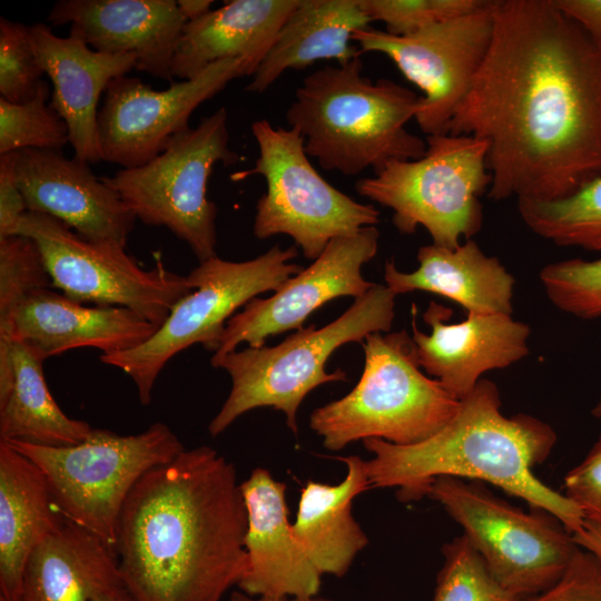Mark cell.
<instances>
[{
  "label": "cell",
  "mask_w": 601,
  "mask_h": 601,
  "mask_svg": "<svg viewBox=\"0 0 601 601\" xmlns=\"http://www.w3.org/2000/svg\"><path fill=\"white\" fill-rule=\"evenodd\" d=\"M487 53L449 126L487 144V197L555 200L601 175V47L553 0H493Z\"/></svg>",
  "instance_id": "obj_1"
},
{
  "label": "cell",
  "mask_w": 601,
  "mask_h": 601,
  "mask_svg": "<svg viewBox=\"0 0 601 601\" xmlns=\"http://www.w3.org/2000/svg\"><path fill=\"white\" fill-rule=\"evenodd\" d=\"M233 463L203 445L146 472L121 509L115 551L134 601H220L247 568Z\"/></svg>",
  "instance_id": "obj_2"
},
{
  "label": "cell",
  "mask_w": 601,
  "mask_h": 601,
  "mask_svg": "<svg viewBox=\"0 0 601 601\" xmlns=\"http://www.w3.org/2000/svg\"><path fill=\"white\" fill-rule=\"evenodd\" d=\"M501 406L496 384L481 378L460 401L450 422L431 437L412 445L364 440L373 454L365 461L370 487H394L400 501L411 502L426 496L441 476L481 481L530 508L549 511L571 533L580 531L584 524L581 510L533 474V467L551 454L555 431L529 414L506 416Z\"/></svg>",
  "instance_id": "obj_3"
},
{
  "label": "cell",
  "mask_w": 601,
  "mask_h": 601,
  "mask_svg": "<svg viewBox=\"0 0 601 601\" xmlns=\"http://www.w3.org/2000/svg\"><path fill=\"white\" fill-rule=\"evenodd\" d=\"M420 101L421 96L405 86L365 77L359 56L307 75L286 119L304 137L306 154L322 168L355 176L425 154L426 141L406 128L415 119Z\"/></svg>",
  "instance_id": "obj_4"
},
{
  "label": "cell",
  "mask_w": 601,
  "mask_h": 601,
  "mask_svg": "<svg viewBox=\"0 0 601 601\" xmlns=\"http://www.w3.org/2000/svg\"><path fill=\"white\" fill-rule=\"evenodd\" d=\"M396 294L386 285L375 284L336 319L321 328L303 327L275 346L246 347L210 359L225 370L231 390L208 425L217 436L244 413L258 407L282 411L286 423L297 434V411L317 386L347 381L341 368L327 373L329 356L342 345L362 344L372 333H387L394 319Z\"/></svg>",
  "instance_id": "obj_5"
},
{
  "label": "cell",
  "mask_w": 601,
  "mask_h": 601,
  "mask_svg": "<svg viewBox=\"0 0 601 601\" xmlns=\"http://www.w3.org/2000/svg\"><path fill=\"white\" fill-rule=\"evenodd\" d=\"M361 345L365 363L355 387L311 414L309 427L326 449L367 439L412 445L450 422L460 401L422 372L405 329L368 334Z\"/></svg>",
  "instance_id": "obj_6"
},
{
  "label": "cell",
  "mask_w": 601,
  "mask_h": 601,
  "mask_svg": "<svg viewBox=\"0 0 601 601\" xmlns=\"http://www.w3.org/2000/svg\"><path fill=\"white\" fill-rule=\"evenodd\" d=\"M487 144L472 136L433 135L413 160H392L355 184L358 195L393 210L406 235L424 227L433 244L454 249L482 228L480 197L489 191Z\"/></svg>",
  "instance_id": "obj_7"
},
{
  "label": "cell",
  "mask_w": 601,
  "mask_h": 601,
  "mask_svg": "<svg viewBox=\"0 0 601 601\" xmlns=\"http://www.w3.org/2000/svg\"><path fill=\"white\" fill-rule=\"evenodd\" d=\"M6 443L41 470L67 521L99 536L114 550L119 515L135 484L146 472L185 450L161 422L131 435L93 428L88 439L70 446Z\"/></svg>",
  "instance_id": "obj_8"
},
{
  "label": "cell",
  "mask_w": 601,
  "mask_h": 601,
  "mask_svg": "<svg viewBox=\"0 0 601 601\" xmlns=\"http://www.w3.org/2000/svg\"><path fill=\"white\" fill-rule=\"evenodd\" d=\"M296 246L275 245L265 254L245 262L217 255L187 275L195 287L171 308L164 324L140 346L105 355L102 364L121 370L134 382L142 405L151 401L155 383L167 363L181 351L201 344L215 351L227 321L257 295L277 290L303 267L292 263Z\"/></svg>",
  "instance_id": "obj_9"
},
{
  "label": "cell",
  "mask_w": 601,
  "mask_h": 601,
  "mask_svg": "<svg viewBox=\"0 0 601 601\" xmlns=\"http://www.w3.org/2000/svg\"><path fill=\"white\" fill-rule=\"evenodd\" d=\"M252 132L259 156L254 167L231 174L230 179L259 175L266 181V193L255 208L256 238L287 235L306 258L315 260L332 239L378 224L375 206L356 201L319 175L298 130L258 119L252 124Z\"/></svg>",
  "instance_id": "obj_10"
},
{
  "label": "cell",
  "mask_w": 601,
  "mask_h": 601,
  "mask_svg": "<svg viewBox=\"0 0 601 601\" xmlns=\"http://www.w3.org/2000/svg\"><path fill=\"white\" fill-rule=\"evenodd\" d=\"M426 496L461 525L494 579L520 599L553 585L580 548L555 515L539 508L525 512L484 482L441 476Z\"/></svg>",
  "instance_id": "obj_11"
},
{
  "label": "cell",
  "mask_w": 601,
  "mask_h": 601,
  "mask_svg": "<svg viewBox=\"0 0 601 601\" xmlns=\"http://www.w3.org/2000/svg\"><path fill=\"white\" fill-rule=\"evenodd\" d=\"M240 160L229 147L228 114L224 107L176 135L146 165L121 168L102 180L146 225L161 226L184 240L199 262L216 256V205L206 196L216 164Z\"/></svg>",
  "instance_id": "obj_12"
},
{
  "label": "cell",
  "mask_w": 601,
  "mask_h": 601,
  "mask_svg": "<svg viewBox=\"0 0 601 601\" xmlns=\"http://www.w3.org/2000/svg\"><path fill=\"white\" fill-rule=\"evenodd\" d=\"M11 235L38 244L51 284L63 295L82 304L129 308L157 327L195 289L188 276L168 270L161 262L144 269L125 247L91 243L46 214L27 211Z\"/></svg>",
  "instance_id": "obj_13"
},
{
  "label": "cell",
  "mask_w": 601,
  "mask_h": 601,
  "mask_svg": "<svg viewBox=\"0 0 601 601\" xmlns=\"http://www.w3.org/2000/svg\"><path fill=\"white\" fill-rule=\"evenodd\" d=\"M492 1L480 9L394 36L375 28L354 32L352 40L365 52L390 58L421 96L415 116L427 136L449 132L452 117L469 91L493 36Z\"/></svg>",
  "instance_id": "obj_14"
},
{
  "label": "cell",
  "mask_w": 601,
  "mask_h": 601,
  "mask_svg": "<svg viewBox=\"0 0 601 601\" xmlns=\"http://www.w3.org/2000/svg\"><path fill=\"white\" fill-rule=\"evenodd\" d=\"M250 76L243 59L209 65L191 79L154 90L138 77L120 76L107 87L98 111L102 160L136 168L161 154L170 140L189 129V118L231 80Z\"/></svg>",
  "instance_id": "obj_15"
},
{
  "label": "cell",
  "mask_w": 601,
  "mask_h": 601,
  "mask_svg": "<svg viewBox=\"0 0 601 601\" xmlns=\"http://www.w3.org/2000/svg\"><path fill=\"white\" fill-rule=\"evenodd\" d=\"M378 239L375 226L332 239L307 268L289 277L270 297H255L234 314L210 359L236 351L243 343L262 347L269 336L302 329L312 313L337 297L363 296L374 283L363 277L362 267L375 257Z\"/></svg>",
  "instance_id": "obj_16"
},
{
  "label": "cell",
  "mask_w": 601,
  "mask_h": 601,
  "mask_svg": "<svg viewBox=\"0 0 601 601\" xmlns=\"http://www.w3.org/2000/svg\"><path fill=\"white\" fill-rule=\"evenodd\" d=\"M16 155L28 211L52 216L91 243L126 247L136 216L88 162L61 150L24 149Z\"/></svg>",
  "instance_id": "obj_17"
},
{
  "label": "cell",
  "mask_w": 601,
  "mask_h": 601,
  "mask_svg": "<svg viewBox=\"0 0 601 601\" xmlns=\"http://www.w3.org/2000/svg\"><path fill=\"white\" fill-rule=\"evenodd\" d=\"M412 305V338L421 368L437 380L455 398L469 395L481 376L505 368L529 354L530 326L508 314H467L449 324L452 311L430 302L423 314L431 327L426 334L416 325Z\"/></svg>",
  "instance_id": "obj_18"
},
{
  "label": "cell",
  "mask_w": 601,
  "mask_h": 601,
  "mask_svg": "<svg viewBox=\"0 0 601 601\" xmlns=\"http://www.w3.org/2000/svg\"><path fill=\"white\" fill-rule=\"evenodd\" d=\"M53 26L96 51L134 53L136 68L174 82L173 65L186 19L175 0H60L48 14Z\"/></svg>",
  "instance_id": "obj_19"
},
{
  "label": "cell",
  "mask_w": 601,
  "mask_h": 601,
  "mask_svg": "<svg viewBox=\"0 0 601 601\" xmlns=\"http://www.w3.org/2000/svg\"><path fill=\"white\" fill-rule=\"evenodd\" d=\"M240 491L247 514V568L238 583L240 590L273 599L316 597L323 574L293 533L286 485L266 469L257 467L240 483Z\"/></svg>",
  "instance_id": "obj_20"
},
{
  "label": "cell",
  "mask_w": 601,
  "mask_h": 601,
  "mask_svg": "<svg viewBox=\"0 0 601 601\" xmlns=\"http://www.w3.org/2000/svg\"><path fill=\"white\" fill-rule=\"evenodd\" d=\"M157 328L129 308L87 306L48 287L22 299L8 322L0 325V341L27 342L46 359L79 347L110 355L140 346Z\"/></svg>",
  "instance_id": "obj_21"
},
{
  "label": "cell",
  "mask_w": 601,
  "mask_h": 601,
  "mask_svg": "<svg viewBox=\"0 0 601 601\" xmlns=\"http://www.w3.org/2000/svg\"><path fill=\"white\" fill-rule=\"evenodd\" d=\"M29 40L52 83L50 106L65 120L75 157L102 160L98 138V102L108 85L136 68L134 53L109 55L73 37H58L49 26H29Z\"/></svg>",
  "instance_id": "obj_22"
},
{
  "label": "cell",
  "mask_w": 601,
  "mask_h": 601,
  "mask_svg": "<svg viewBox=\"0 0 601 601\" xmlns=\"http://www.w3.org/2000/svg\"><path fill=\"white\" fill-rule=\"evenodd\" d=\"M299 0H231L185 24L178 41L173 76L191 79L209 65L243 59L250 77L272 48L285 20Z\"/></svg>",
  "instance_id": "obj_23"
},
{
  "label": "cell",
  "mask_w": 601,
  "mask_h": 601,
  "mask_svg": "<svg viewBox=\"0 0 601 601\" xmlns=\"http://www.w3.org/2000/svg\"><path fill=\"white\" fill-rule=\"evenodd\" d=\"M416 259L418 268L410 273L397 269L393 259L385 263V285L396 295L428 292L457 303L467 314L512 315L514 277L473 239L454 249L421 246Z\"/></svg>",
  "instance_id": "obj_24"
},
{
  "label": "cell",
  "mask_w": 601,
  "mask_h": 601,
  "mask_svg": "<svg viewBox=\"0 0 601 601\" xmlns=\"http://www.w3.org/2000/svg\"><path fill=\"white\" fill-rule=\"evenodd\" d=\"M66 521L41 470L0 441V597L20 601L30 553Z\"/></svg>",
  "instance_id": "obj_25"
},
{
  "label": "cell",
  "mask_w": 601,
  "mask_h": 601,
  "mask_svg": "<svg viewBox=\"0 0 601 601\" xmlns=\"http://www.w3.org/2000/svg\"><path fill=\"white\" fill-rule=\"evenodd\" d=\"M45 356L33 345L0 341V441L45 446L83 442L93 427L66 415L43 375Z\"/></svg>",
  "instance_id": "obj_26"
},
{
  "label": "cell",
  "mask_w": 601,
  "mask_h": 601,
  "mask_svg": "<svg viewBox=\"0 0 601 601\" xmlns=\"http://www.w3.org/2000/svg\"><path fill=\"white\" fill-rule=\"evenodd\" d=\"M371 22L359 0H299L245 90L262 93L286 70L304 69L319 60L342 65L362 56L349 41Z\"/></svg>",
  "instance_id": "obj_27"
},
{
  "label": "cell",
  "mask_w": 601,
  "mask_h": 601,
  "mask_svg": "<svg viewBox=\"0 0 601 601\" xmlns=\"http://www.w3.org/2000/svg\"><path fill=\"white\" fill-rule=\"evenodd\" d=\"M120 581L116 551L66 521L30 553L20 601H92Z\"/></svg>",
  "instance_id": "obj_28"
},
{
  "label": "cell",
  "mask_w": 601,
  "mask_h": 601,
  "mask_svg": "<svg viewBox=\"0 0 601 601\" xmlns=\"http://www.w3.org/2000/svg\"><path fill=\"white\" fill-rule=\"evenodd\" d=\"M345 479L329 485L308 481L300 492L293 533L322 574L343 577L368 539L352 514V503L370 489L365 461L357 455L339 457Z\"/></svg>",
  "instance_id": "obj_29"
},
{
  "label": "cell",
  "mask_w": 601,
  "mask_h": 601,
  "mask_svg": "<svg viewBox=\"0 0 601 601\" xmlns=\"http://www.w3.org/2000/svg\"><path fill=\"white\" fill-rule=\"evenodd\" d=\"M518 210L535 235L601 254V175L561 199H520Z\"/></svg>",
  "instance_id": "obj_30"
},
{
  "label": "cell",
  "mask_w": 601,
  "mask_h": 601,
  "mask_svg": "<svg viewBox=\"0 0 601 601\" xmlns=\"http://www.w3.org/2000/svg\"><path fill=\"white\" fill-rule=\"evenodd\" d=\"M49 85L23 104L0 97V155L24 149L61 150L69 144V130L59 114L47 104Z\"/></svg>",
  "instance_id": "obj_31"
},
{
  "label": "cell",
  "mask_w": 601,
  "mask_h": 601,
  "mask_svg": "<svg viewBox=\"0 0 601 601\" xmlns=\"http://www.w3.org/2000/svg\"><path fill=\"white\" fill-rule=\"evenodd\" d=\"M443 565L432 601H520L491 574L477 550L462 534L442 548Z\"/></svg>",
  "instance_id": "obj_32"
},
{
  "label": "cell",
  "mask_w": 601,
  "mask_h": 601,
  "mask_svg": "<svg viewBox=\"0 0 601 601\" xmlns=\"http://www.w3.org/2000/svg\"><path fill=\"white\" fill-rule=\"evenodd\" d=\"M540 280L558 309L581 319L601 317V257L550 263L541 269Z\"/></svg>",
  "instance_id": "obj_33"
},
{
  "label": "cell",
  "mask_w": 601,
  "mask_h": 601,
  "mask_svg": "<svg viewBox=\"0 0 601 601\" xmlns=\"http://www.w3.org/2000/svg\"><path fill=\"white\" fill-rule=\"evenodd\" d=\"M38 244L23 235L0 238V325L30 293L51 287Z\"/></svg>",
  "instance_id": "obj_34"
},
{
  "label": "cell",
  "mask_w": 601,
  "mask_h": 601,
  "mask_svg": "<svg viewBox=\"0 0 601 601\" xmlns=\"http://www.w3.org/2000/svg\"><path fill=\"white\" fill-rule=\"evenodd\" d=\"M28 30L29 26L0 18V96L13 104L31 100L45 81Z\"/></svg>",
  "instance_id": "obj_35"
},
{
  "label": "cell",
  "mask_w": 601,
  "mask_h": 601,
  "mask_svg": "<svg viewBox=\"0 0 601 601\" xmlns=\"http://www.w3.org/2000/svg\"><path fill=\"white\" fill-rule=\"evenodd\" d=\"M371 21L385 23L394 36L413 33L430 24L473 12L487 0H359Z\"/></svg>",
  "instance_id": "obj_36"
},
{
  "label": "cell",
  "mask_w": 601,
  "mask_h": 601,
  "mask_svg": "<svg viewBox=\"0 0 601 601\" xmlns=\"http://www.w3.org/2000/svg\"><path fill=\"white\" fill-rule=\"evenodd\" d=\"M520 601H601V559L579 548L553 585Z\"/></svg>",
  "instance_id": "obj_37"
},
{
  "label": "cell",
  "mask_w": 601,
  "mask_h": 601,
  "mask_svg": "<svg viewBox=\"0 0 601 601\" xmlns=\"http://www.w3.org/2000/svg\"><path fill=\"white\" fill-rule=\"evenodd\" d=\"M563 484L564 495L584 520L601 526V434L585 457L566 473Z\"/></svg>",
  "instance_id": "obj_38"
},
{
  "label": "cell",
  "mask_w": 601,
  "mask_h": 601,
  "mask_svg": "<svg viewBox=\"0 0 601 601\" xmlns=\"http://www.w3.org/2000/svg\"><path fill=\"white\" fill-rule=\"evenodd\" d=\"M17 155H0V238L10 236L16 224L28 211L18 185Z\"/></svg>",
  "instance_id": "obj_39"
},
{
  "label": "cell",
  "mask_w": 601,
  "mask_h": 601,
  "mask_svg": "<svg viewBox=\"0 0 601 601\" xmlns=\"http://www.w3.org/2000/svg\"><path fill=\"white\" fill-rule=\"evenodd\" d=\"M554 4L574 20L601 47V0H553Z\"/></svg>",
  "instance_id": "obj_40"
},
{
  "label": "cell",
  "mask_w": 601,
  "mask_h": 601,
  "mask_svg": "<svg viewBox=\"0 0 601 601\" xmlns=\"http://www.w3.org/2000/svg\"><path fill=\"white\" fill-rule=\"evenodd\" d=\"M575 543L601 559V526L584 520L582 529L572 533Z\"/></svg>",
  "instance_id": "obj_41"
},
{
  "label": "cell",
  "mask_w": 601,
  "mask_h": 601,
  "mask_svg": "<svg viewBox=\"0 0 601 601\" xmlns=\"http://www.w3.org/2000/svg\"><path fill=\"white\" fill-rule=\"evenodd\" d=\"M211 0H179L178 8L187 22L195 21L211 11Z\"/></svg>",
  "instance_id": "obj_42"
},
{
  "label": "cell",
  "mask_w": 601,
  "mask_h": 601,
  "mask_svg": "<svg viewBox=\"0 0 601 601\" xmlns=\"http://www.w3.org/2000/svg\"><path fill=\"white\" fill-rule=\"evenodd\" d=\"M92 601H134L122 582H118L98 593Z\"/></svg>",
  "instance_id": "obj_43"
},
{
  "label": "cell",
  "mask_w": 601,
  "mask_h": 601,
  "mask_svg": "<svg viewBox=\"0 0 601 601\" xmlns=\"http://www.w3.org/2000/svg\"><path fill=\"white\" fill-rule=\"evenodd\" d=\"M229 601H288V600L273 599V598H265V597H254L243 591H235L230 594Z\"/></svg>",
  "instance_id": "obj_44"
},
{
  "label": "cell",
  "mask_w": 601,
  "mask_h": 601,
  "mask_svg": "<svg viewBox=\"0 0 601 601\" xmlns=\"http://www.w3.org/2000/svg\"><path fill=\"white\" fill-rule=\"evenodd\" d=\"M592 415L594 417H597V418H601V394L599 396L598 402L595 403V405L592 408Z\"/></svg>",
  "instance_id": "obj_45"
},
{
  "label": "cell",
  "mask_w": 601,
  "mask_h": 601,
  "mask_svg": "<svg viewBox=\"0 0 601 601\" xmlns=\"http://www.w3.org/2000/svg\"><path fill=\"white\" fill-rule=\"evenodd\" d=\"M288 601H328V600L317 598V595H316V597L306 598V599H290Z\"/></svg>",
  "instance_id": "obj_46"
},
{
  "label": "cell",
  "mask_w": 601,
  "mask_h": 601,
  "mask_svg": "<svg viewBox=\"0 0 601 601\" xmlns=\"http://www.w3.org/2000/svg\"><path fill=\"white\" fill-rule=\"evenodd\" d=\"M0 601H6L2 597H0Z\"/></svg>",
  "instance_id": "obj_47"
}]
</instances>
